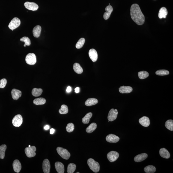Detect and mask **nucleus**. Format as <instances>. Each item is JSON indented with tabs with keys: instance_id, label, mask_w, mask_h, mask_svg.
<instances>
[{
	"instance_id": "nucleus-1",
	"label": "nucleus",
	"mask_w": 173,
	"mask_h": 173,
	"mask_svg": "<svg viewBox=\"0 0 173 173\" xmlns=\"http://www.w3.org/2000/svg\"><path fill=\"white\" fill-rule=\"evenodd\" d=\"M131 17L134 21L138 25H143L145 21V18L140 8L137 4H132L130 9Z\"/></svg>"
},
{
	"instance_id": "nucleus-2",
	"label": "nucleus",
	"mask_w": 173,
	"mask_h": 173,
	"mask_svg": "<svg viewBox=\"0 0 173 173\" xmlns=\"http://www.w3.org/2000/svg\"><path fill=\"white\" fill-rule=\"evenodd\" d=\"M87 163L90 169L93 172L97 173L100 170V165L98 162L95 161L92 158H90L87 161Z\"/></svg>"
},
{
	"instance_id": "nucleus-3",
	"label": "nucleus",
	"mask_w": 173,
	"mask_h": 173,
	"mask_svg": "<svg viewBox=\"0 0 173 173\" xmlns=\"http://www.w3.org/2000/svg\"><path fill=\"white\" fill-rule=\"evenodd\" d=\"M57 152L63 159L68 160L70 157V153L67 149L62 147H58L57 148Z\"/></svg>"
},
{
	"instance_id": "nucleus-4",
	"label": "nucleus",
	"mask_w": 173,
	"mask_h": 173,
	"mask_svg": "<svg viewBox=\"0 0 173 173\" xmlns=\"http://www.w3.org/2000/svg\"><path fill=\"white\" fill-rule=\"evenodd\" d=\"M25 61L27 64L30 65H34L37 62L36 57L35 54L30 53L27 55L25 58Z\"/></svg>"
},
{
	"instance_id": "nucleus-5",
	"label": "nucleus",
	"mask_w": 173,
	"mask_h": 173,
	"mask_svg": "<svg viewBox=\"0 0 173 173\" xmlns=\"http://www.w3.org/2000/svg\"><path fill=\"white\" fill-rule=\"evenodd\" d=\"M21 21L18 18L15 17L12 20L8 25V27L10 29L13 31L20 25Z\"/></svg>"
},
{
	"instance_id": "nucleus-6",
	"label": "nucleus",
	"mask_w": 173,
	"mask_h": 173,
	"mask_svg": "<svg viewBox=\"0 0 173 173\" xmlns=\"http://www.w3.org/2000/svg\"><path fill=\"white\" fill-rule=\"evenodd\" d=\"M36 148L34 146H32L30 147H27L25 149V154L26 156L29 158L34 157L36 156Z\"/></svg>"
},
{
	"instance_id": "nucleus-7",
	"label": "nucleus",
	"mask_w": 173,
	"mask_h": 173,
	"mask_svg": "<svg viewBox=\"0 0 173 173\" xmlns=\"http://www.w3.org/2000/svg\"><path fill=\"white\" fill-rule=\"evenodd\" d=\"M22 121L23 119L22 116L19 114L13 117L12 122L13 125L15 127H19L21 125Z\"/></svg>"
},
{
	"instance_id": "nucleus-8",
	"label": "nucleus",
	"mask_w": 173,
	"mask_h": 173,
	"mask_svg": "<svg viewBox=\"0 0 173 173\" xmlns=\"http://www.w3.org/2000/svg\"><path fill=\"white\" fill-rule=\"evenodd\" d=\"M107 157L110 162H113L118 159L119 157V154L116 151H111L108 153Z\"/></svg>"
},
{
	"instance_id": "nucleus-9",
	"label": "nucleus",
	"mask_w": 173,
	"mask_h": 173,
	"mask_svg": "<svg viewBox=\"0 0 173 173\" xmlns=\"http://www.w3.org/2000/svg\"><path fill=\"white\" fill-rule=\"evenodd\" d=\"M118 112L117 109H112L109 111L108 115L107 118L109 121H112L116 119Z\"/></svg>"
},
{
	"instance_id": "nucleus-10",
	"label": "nucleus",
	"mask_w": 173,
	"mask_h": 173,
	"mask_svg": "<svg viewBox=\"0 0 173 173\" xmlns=\"http://www.w3.org/2000/svg\"><path fill=\"white\" fill-rule=\"evenodd\" d=\"M24 5L28 10L33 11H36L39 8L38 5L34 2H26L25 3Z\"/></svg>"
},
{
	"instance_id": "nucleus-11",
	"label": "nucleus",
	"mask_w": 173,
	"mask_h": 173,
	"mask_svg": "<svg viewBox=\"0 0 173 173\" xmlns=\"http://www.w3.org/2000/svg\"><path fill=\"white\" fill-rule=\"evenodd\" d=\"M106 140L108 142L111 143H116L118 142L120 140L118 137L115 135L110 134L106 137Z\"/></svg>"
},
{
	"instance_id": "nucleus-12",
	"label": "nucleus",
	"mask_w": 173,
	"mask_h": 173,
	"mask_svg": "<svg viewBox=\"0 0 173 173\" xmlns=\"http://www.w3.org/2000/svg\"><path fill=\"white\" fill-rule=\"evenodd\" d=\"M43 168L44 172V173H50V162L48 159H45L43 161Z\"/></svg>"
},
{
	"instance_id": "nucleus-13",
	"label": "nucleus",
	"mask_w": 173,
	"mask_h": 173,
	"mask_svg": "<svg viewBox=\"0 0 173 173\" xmlns=\"http://www.w3.org/2000/svg\"><path fill=\"white\" fill-rule=\"evenodd\" d=\"M89 56L93 62H95L98 58V54L97 51L94 49H91L88 52Z\"/></svg>"
},
{
	"instance_id": "nucleus-14",
	"label": "nucleus",
	"mask_w": 173,
	"mask_h": 173,
	"mask_svg": "<svg viewBox=\"0 0 173 173\" xmlns=\"http://www.w3.org/2000/svg\"><path fill=\"white\" fill-rule=\"evenodd\" d=\"M12 97L13 100H17L22 96V92L16 89H13L11 92Z\"/></svg>"
},
{
	"instance_id": "nucleus-15",
	"label": "nucleus",
	"mask_w": 173,
	"mask_h": 173,
	"mask_svg": "<svg viewBox=\"0 0 173 173\" xmlns=\"http://www.w3.org/2000/svg\"><path fill=\"white\" fill-rule=\"evenodd\" d=\"M139 122L141 125L145 127H148L150 123L149 118L146 116H143L140 119Z\"/></svg>"
},
{
	"instance_id": "nucleus-16",
	"label": "nucleus",
	"mask_w": 173,
	"mask_h": 173,
	"mask_svg": "<svg viewBox=\"0 0 173 173\" xmlns=\"http://www.w3.org/2000/svg\"><path fill=\"white\" fill-rule=\"evenodd\" d=\"M13 170L16 172L19 173L21 169V164L18 160L14 161L13 163Z\"/></svg>"
},
{
	"instance_id": "nucleus-17",
	"label": "nucleus",
	"mask_w": 173,
	"mask_h": 173,
	"mask_svg": "<svg viewBox=\"0 0 173 173\" xmlns=\"http://www.w3.org/2000/svg\"><path fill=\"white\" fill-rule=\"evenodd\" d=\"M106 12L104 13L103 17L106 20L108 19L110 17L111 13L113 11V8L112 6L109 5L105 8Z\"/></svg>"
},
{
	"instance_id": "nucleus-18",
	"label": "nucleus",
	"mask_w": 173,
	"mask_h": 173,
	"mask_svg": "<svg viewBox=\"0 0 173 173\" xmlns=\"http://www.w3.org/2000/svg\"><path fill=\"white\" fill-rule=\"evenodd\" d=\"M55 167L56 171L58 173H64V165L62 162H57L55 163Z\"/></svg>"
},
{
	"instance_id": "nucleus-19",
	"label": "nucleus",
	"mask_w": 173,
	"mask_h": 173,
	"mask_svg": "<svg viewBox=\"0 0 173 173\" xmlns=\"http://www.w3.org/2000/svg\"><path fill=\"white\" fill-rule=\"evenodd\" d=\"M148 157V155L146 153H142L138 155L134 158V160L137 162H140L145 160Z\"/></svg>"
},
{
	"instance_id": "nucleus-20",
	"label": "nucleus",
	"mask_w": 173,
	"mask_h": 173,
	"mask_svg": "<svg viewBox=\"0 0 173 173\" xmlns=\"http://www.w3.org/2000/svg\"><path fill=\"white\" fill-rule=\"evenodd\" d=\"M159 154L162 157L165 158H169L170 156V155L169 151L166 149L164 148L161 149L159 150Z\"/></svg>"
},
{
	"instance_id": "nucleus-21",
	"label": "nucleus",
	"mask_w": 173,
	"mask_h": 173,
	"mask_svg": "<svg viewBox=\"0 0 173 173\" xmlns=\"http://www.w3.org/2000/svg\"><path fill=\"white\" fill-rule=\"evenodd\" d=\"M41 31V28L40 25H37L34 27L33 30V34L35 37L39 38L40 36Z\"/></svg>"
},
{
	"instance_id": "nucleus-22",
	"label": "nucleus",
	"mask_w": 173,
	"mask_h": 173,
	"mask_svg": "<svg viewBox=\"0 0 173 173\" xmlns=\"http://www.w3.org/2000/svg\"><path fill=\"white\" fill-rule=\"evenodd\" d=\"M168 14L167 10L165 7H163L161 8L158 13V17L160 19L166 18Z\"/></svg>"
},
{
	"instance_id": "nucleus-23",
	"label": "nucleus",
	"mask_w": 173,
	"mask_h": 173,
	"mask_svg": "<svg viewBox=\"0 0 173 173\" xmlns=\"http://www.w3.org/2000/svg\"><path fill=\"white\" fill-rule=\"evenodd\" d=\"M133 88L130 86H121L119 88V91L121 93H129L131 92Z\"/></svg>"
},
{
	"instance_id": "nucleus-24",
	"label": "nucleus",
	"mask_w": 173,
	"mask_h": 173,
	"mask_svg": "<svg viewBox=\"0 0 173 173\" xmlns=\"http://www.w3.org/2000/svg\"><path fill=\"white\" fill-rule=\"evenodd\" d=\"M98 103V101L95 98L88 99L85 102V105L87 106H94Z\"/></svg>"
},
{
	"instance_id": "nucleus-25",
	"label": "nucleus",
	"mask_w": 173,
	"mask_h": 173,
	"mask_svg": "<svg viewBox=\"0 0 173 173\" xmlns=\"http://www.w3.org/2000/svg\"><path fill=\"white\" fill-rule=\"evenodd\" d=\"M73 69L76 73L79 74H82L83 72L82 68L80 64L78 63H75L73 64Z\"/></svg>"
},
{
	"instance_id": "nucleus-26",
	"label": "nucleus",
	"mask_w": 173,
	"mask_h": 173,
	"mask_svg": "<svg viewBox=\"0 0 173 173\" xmlns=\"http://www.w3.org/2000/svg\"><path fill=\"white\" fill-rule=\"evenodd\" d=\"M46 102V100L43 97L36 99L33 101L34 104L36 105H41L44 104Z\"/></svg>"
},
{
	"instance_id": "nucleus-27",
	"label": "nucleus",
	"mask_w": 173,
	"mask_h": 173,
	"mask_svg": "<svg viewBox=\"0 0 173 173\" xmlns=\"http://www.w3.org/2000/svg\"><path fill=\"white\" fill-rule=\"evenodd\" d=\"M97 124L95 123H91L86 129V132L87 133H90L94 132L97 128Z\"/></svg>"
},
{
	"instance_id": "nucleus-28",
	"label": "nucleus",
	"mask_w": 173,
	"mask_h": 173,
	"mask_svg": "<svg viewBox=\"0 0 173 173\" xmlns=\"http://www.w3.org/2000/svg\"><path fill=\"white\" fill-rule=\"evenodd\" d=\"M43 92V90L41 88H34L32 90L31 93L32 95L34 97H38L41 95Z\"/></svg>"
},
{
	"instance_id": "nucleus-29",
	"label": "nucleus",
	"mask_w": 173,
	"mask_h": 173,
	"mask_svg": "<svg viewBox=\"0 0 173 173\" xmlns=\"http://www.w3.org/2000/svg\"><path fill=\"white\" fill-rule=\"evenodd\" d=\"M92 114L91 112H89L82 119V121L84 124H88L89 123L90 119L92 117Z\"/></svg>"
},
{
	"instance_id": "nucleus-30",
	"label": "nucleus",
	"mask_w": 173,
	"mask_h": 173,
	"mask_svg": "<svg viewBox=\"0 0 173 173\" xmlns=\"http://www.w3.org/2000/svg\"><path fill=\"white\" fill-rule=\"evenodd\" d=\"M6 145L3 144L0 146V158L4 159L5 156V153L7 149Z\"/></svg>"
},
{
	"instance_id": "nucleus-31",
	"label": "nucleus",
	"mask_w": 173,
	"mask_h": 173,
	"mask_svg": "<svg viewBox=\"0 0 173 173\" xmlns=\"http://www.w3.org/2000/svg\"><path fill=\"white\" fill-rule=\"evenodd\" d=\"M144 171L147 173H153L156 172V169L153 165H150L144 168Z\"/></svg>"
},
{
	"instance_id": "nucleus-32",
	"label": "nucleus",
	"mask_w": 173,
	"mask_h": 173,
	"mask_svg": "<svg viewBox=\"0 0 173 173\" xmlns=\"http://www.w3.org/2000/svg\"><path fill=\"white\" fill-rule=\"evenodd\" d=\"M76 165L74 163H70L68 166L67 172L68 173H73L76 169Z\"/></svg>"
},
{
	"instance_id": "nucleus-33",
	"label": "nucleus",
	"mask_w": 173,
	"mask_h": 173,
	"mask_svg": "<svg viewBox=\"0 0 173 173\" xmlns=\"http://www.w3.org/2000/svg\"><path fill=\"white\" fill-rule=\"evenodd\" d=\"M149 76V73L147 71H141L138 72V77L141 79H144L148 77Z\"/></svg>"
},
{
	"instance_id": "nucleus-34",
	"label": "nucleus",
	"mask_w": 173,
	"mask_h": 173,
	"mask_svg": "<svg viewBox=\"0 0 173 173\" xmlns=\"http://www.w3.org/2000/svg\"><path fill=\"white\" fill-rule=\"evenodd\" d=\"M165 126L170 130H173V120H169L166 121L165 123Z\"/></svg>"
},
{
	"instance_id": "nucleus-35",
	"label": "nucleus",
	"mask_w": 173,
	"mask_h": 173,
	"mask_svg": "<svg viewBox=\"0 0 173 173\" xmlns=\"http://www.w3.org/2000/svg\"><path fill=\"white\" fill-rule=\"evenodd\" d=\"M68 112V107L65 105H62L60 109L59 110V112L61 114H67Z\"/></svg>"
},
{
	"instance_id": "nucleus-36",
	"label": "nucleus",
	"mask_w": 173,
	"mask_h": 173,
	"mask_svg": "<svg viewBox=\"0 0 173 173\" xmlns=\"http://www.w3.org/2000/svg\"><path fill=\"white\" fill-rule=\"evenodd\" d=\"M85 41V39L84 38H81L78 40L76 45V47L77 49H80L83 46Z\"/></svg>"
},
{
	"instance_id": "nucleus-37",
	"label": "nucleus",
	"mask_w": 173,
	"mask_h": 173,
	"mask_svg": "<svg viewBox=\"0 0 173 173\" xmlns=\"http://www.w3.org/2000/svg\"><path fill=\"white\" fill-rule=\"evenodd\" d=\"M156 73L158 76H162L169 74V72L167 70H160L156 71Z\"/></svg>"
},
{
	"instance_id": "nucleus-38",
	"label": "nucleus",
	"mask_w": 173,
	"mask_h": 173,
	"mask_svg": "<svg viewBox=\"0 0 173 173\" xmlns=\"http://www.w3.org/2000/svg\"><path fill=\"white\" fill-rule=\"evenodd\" d=\"M66 130L68 132H73L74 129V125L72 123H69L66 127Z\"/></svg>"
},
{
	"instance_id": "nucleus-39",
	"label": "nucleus",
	"mask_w": 173,
	"mask_h": 173,
	"mask_svg": "<svg viewBox=\"0 0 173 173\" xmlns=\"http://www.w3.org/2000/svg\"><path fill=\"white\" fill-rule=\"evenodd\" d=\"M20 41L24 42L26 46H29L31 44L30 40L28 37H24L20 39Z\"/></svg>"
},
{
	"instance_id": "nucleus-40",
	"label": "nucleus",
	"mask_w": 173,
	"mask_h": 173,
	"mask_svg": "<svg viewBox=\"0 0 173 173\" xmlns=\"http://www.w3.org/2000/svg\"><path fill=\"white\" fill-rule=\"evenodd\" d=\"M7 84V80L6 79H3L0 80V88H4L5 87Z\"/></svg>"
},
{
	"instance_id": "nucleus-41",
	"label": "nucleus",
	"mask_w": 173,
	"mask_h": 173,
	"mask_svg": "<svg viewBox=\"0 0 173 173\" xmlns=\"http://www.w3.org/2000/svg\"><path fill=\"white\" fill-rule=\"evenodd\" d=\"M72 91V88L70 86H68L67 87V91L68 93Z\"/></svg>"
},
{
	"instance_id": "nucleus-42",
	"label": "nucleus",
	"mask_w": 173,
	"mask_h": 173,
	"mask_svg": "<svg viewBox=\"0 0 173 173\" xmlns=\"http://www.w3.org/2000/svg\"><path fill=\"white\" fill-rule=\"evenodd\" d=\"M75 92L76 93H79L80 91V88L79 87H77L75 89Z\"/></svg>"
},
{
	"instance_id": "nucleus-43",
	"label": "nucleus",
	"mask_w": 173,
	"mask_h": 173,
	"mask_svg": "<svg viewBox=\"0 0 173 173\" xmlns=\"http://www.w3.org/2000/svg\"><path fill=\"white\" fill-rule=\"evenodd\" d=\"M55 132V129L52 128V129H51L50 130V134H53L54 133V132Z\"/></svg>"
},
{
	"instance_id": "nucleus-44",
	"label": "nucleus",
	"mask_w": 173,
	"mask_h": 173,
	"mask_svg": "<svg viewBox=\"0 0 173 173\" xmlns=\"http://www.w3.org/2000/svg\"><path fill=\"white\" fill-rule=\"evenodd\" d=\"M49 128H50V127H49V125H46L45 126L44 129L45 130H49Z\"/></svg>"
},
{
	"instance_id": "nucleus-45",
	"label": "nucleus",
	"mask_w": 173,
	"mask_h": 173,
	"mask_svg": "<svg viewBox=\"0 0 173 173\" xmlns=\"http://www.w3.org/2000/svg\"><path fill=\"white\" fill-rule=\"evenodd\" d=\"M26 46V45H25V44L24 45V46H25H25Z\"/></svg>"
},
{
	"instance_id": "nucleus-46",
	"label": "nucleus",
	"mask_w": 173,
	"mask_h": 173,
	"mask_svg": "<svg viewBox=\"0 0 173 173\" xmlns=\"http://www.w3.org/2000/svg\"><path fill=\"white\" fill-rule=\"evenodd\" d=\"M31 147V146H30V145H29V147Z\"/></svg>"
},
{
	"instance_id": "nucleus-47",
	"label": "nucleus",
	"mask_w": 173,
	"mask_h": 173,
	"mask_svg": "<svg viewBox=\"0 0 173 173\" xmlns=\"http://www.w3.org/2000/svg\"><path fill=\"white\" fill-rule=\"evenodd\" d=\"M80 173V172H76V173Z\"/></svg>"
}]
</instances>
